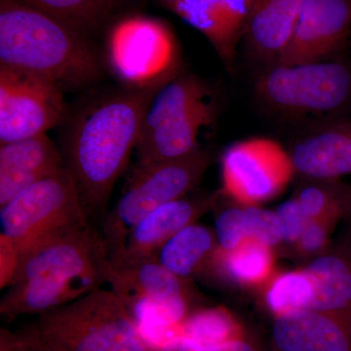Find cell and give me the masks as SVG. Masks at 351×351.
<instances>
[{
    "label": "cell",
    "instance_id": "1",
    "mask_svg": "<svg viewBox=\"0 0 351 351\" xmlns=\"http://www.w3.org/2000/svg\"><path fill=\"white\" fill-rule=\"evenodd\" d=\"M165 84L113 94L73 122L62 154L92 223L99 225L107 216L108 200L136 149L145 112Z\"/></svg>",
    "mask_w": 351,
    "mask_h": 351
},
{
    "label": "cell",
    "instance_id": "2",
    "mask_svg": "<svg viewBox=\"0 0 351 351\" xmlns=\"http://www.w3.org/2000/svg\"><path fill=\"white\" fill-rule=\"evenodd\" d=\"M110 249L99 225L89 221L34 245L20 256L0 301L6 322L41 315L108 284Z\"/></svg>",
    "mask_w": 351,
    "mask_h": 351
},
{
    "label": "cell",
    "instance_id": "3",
    "mask_svg": "<svg viewBox=\"0 0 351 351\" xmlns=\"http://www.w3.org/2000/svg\"><path fill=\"white\" fill-rule=\"evenodd\" d=\"M0 66L80 88L101 75L98 55L85 34L20 0H0Z\"/></svg>",
    "mask_w": 351,
    "mask_h": 351
},
{
    "label": "cell",
    "instance_id": "4",
    "mask_svg": "<svg viewBox=\"0 0 351 351\" xmlns=\"http://www.w3.org/2000/svg\"><path fill=\"white\" fill-rule=\"evenodd\" d=\"M217 117L211 88L193 73H180L157 92L145 112L135 149L138 162L171 160L197 151L201 132Z\"/></svg>",
    "mask_w": 351,
    "mask_h": 351
},
{
    "label": "cell",
    "instance_id": "5",
    "mask_svg": "<svg viewBox=\"0 0 351 351\" xmlns=\"http://www.w3.org/2000/svg\"><path fill=\"white\" fill-rule=\"evenodd\" d=\"M36 325L59 351H152L119 297L101 288L41 314Z\"/></svg>",
    "mask_w": 351,
    "mask_h": 351
},
{
    "label": "cell",
    "instance_id": "6",
    "mask_svg": "<svg viewBox=\"0 0 351 351\" xmlns=\"http://www.w3.org/2000/svg\"><path fill=\"white\" fill-rule=\"evenodd\" d=\"M108 284L149 346L160 343L191 313L186 279L175 276L156 257L110 258Z\"/></svg>",
    "mask_w": 351,
    "mask_h": 351
},
{
    "label": "cell",
    "instance_id": "7",
    "mask_svg": "<svg viewBox=\"0 0 351 351\" xmlns=\"http://www.w3.org/2000/svg\"><path fill=\"white\" fill-rule=\"evenodd\" d=\"M212 159V152L200 147L181 158L137 162L117 204L101 223L110 256L121 250L129 233L145 216L195 188Z\"/></svg>",
    "mask_w": 351,
    "mask_h": 351
},
{
    "label": "cell",
    "instance_id": "8",
    "mask_svg": "<svg viewBox=\"0 0 351 351\" xmlns=\"http://www.w3.org/2000/svg\"><path fill=\"white\" fill-rule=\"evenodd\" d=\"M89 221L75 181L64 168L0 207V241L20 257L43 240Z\"/></svg>",
    "mask_w": 351,
    "mask_h": 351
},
{
    "label": "cell",
    "instance_id": "9",
    "mask_svg": "<svg viewBox=\"0 0 351 351\" xmlns=\"http://www.w3.org/2000/svg\"><path fill=\"white\" fill-rule=\"evenodd\" d=\"M255 93L265 107L284 115L335 112L351 101V64L336 60L274 64L256 80Z\"/></svg>",
    "mask_w": 351,
    "mask_h": 351
},
{
    "label": "cell",
    "instance_id": "10",
    "mask_svg": "<svg viewBox=\"0 0 351 351\" xmlns=\"http://www.w3.org/2000/svg\"><path fill=\"white\" fill-rule=\"evenodd\" d=\"M108 58L114 75L128 88L165 84L181 73L174 34L161 21L145 16L125 18L112 27Z\"/></svg>",
    "mask_w": 351,
    "mask_h": 351
},
{
    "label": "cell",
    "instance_id": "11",
    "mask_svg": "<svg viewBox=\"0 0 351 351\" xmlns=\"http://www.w3.org/2000/svg\"><path fill=\"white\" fill-rule=\"evenodd\" d=\"M66 114L63 89L52 80L0 66V144L46 134Z\"/></svg>",
    "mask_w": 351,
    "mask_h": 351
},
{
    "label": "cell",
    "instance_id": "12",
    "mask_svg": "<svg viewBox=\"0 0 351 351\" xmlns=\"http://www.w3.org/2000/svg\"><path fill=\"white\" fill-rule=\"evenodd\" d=\"M294 174L290 152L271 138L240 141L221 158L223 193L245 206L271 199Z\"/></svg>",
    "mask_w": 351,
    "mask_h": 351
},
{
    "label": "cell",
    "instance_id": "13",
    "mask_svg": "<svg viewBox=\"0 0 351 351\" xmlns=\"http://www.w3.org/2000/svg\"><path fill=\"white\" fill-rule=\"evenodd\" d=\"M350 32L351 0H304L290 43L274 64L334 60Z\"/></svg>",
    "mask_w": 351,
    "mask_h": 351
},
{
    "label": "cell",
    "instance_id": "14",
    "mask_svg": "<svg viewBox=\"0 0 351 351\" xmlns=\"http://www.w3.org/2000/svg\"><path fill=\"white\" fill-rule=\"evenodd\" d=\"M269 351H351V315L300 311L276 316Z\"/></svg>",
    "mask_w": 351,
    "mask_h": 351
},
{
    "label": "cell",
    "instance_id": "15",
    "mask_svg": "<svg viewBox=\"0 0 351 351\" xmlns=\"http://www.w3.org/2000/svg\"><path fill=\"white\" fill-rule=\"evenodd\" d=\"M64 168L63 154L46 134L0 145V207Z\"/></svg>",
    "mask_w": 351,
    "mask_h": 351
},
{
    "label": "cell",
    "instance_id": "16",
    "mask_svg": "<svg viewBox=\"0 0 351 351\" xmlns=\"http://www.w3.org/2000/svg\"><path fill=\"white\" fill-rule=\"evenodd\" d=\"M289 152L295 173L304 179L336 180L351 174V122L318 127Z\"/></svg>",
    "mask_w": 351,
    "mask_h": 351
},
{
    "label": "cell",
    "instance_id": "17",
    "mask_svg": "<svg viewBox=\"0 0 351 351\" xmlns=\"http://www.w3.org/2000/svg\"><path fill=\"white\" fill-rule=\"evenodd\" d=\"M215 197L200 199L171 201L156 208L138 221L131 230L121 250L110 255V258L138 260L156 257L157 252L166 242L213 205Z\"/></svg>",
    "mask_w": 351,
    "mask_h": 351
},
{
    "label": "cell",
    "instance_id": "18",
    "mask_svg": "<svg viewBox=\"0 0 351 351\" xmlns=\"http://www.w3.org/2000/svg\"><path fill=\"white\" fill-rule=\"evenodd\" d=\"M304 0H257L243 36L252 56L276 64L292 38Z\"/></svg>",
    "mask_w": 351,
    "mask_h": 351
},
{
    "label": "cell",
    "instance_id": "19",
    "mask_svg": "<svg viewBox=\"0 0 351 351\" xmlns=\"http://www.w3.org/2000/svg\"><path fill=\"white\" fill-rule=\"evenodd\" d=\"M304 270L313 286L307 311L351 315V235Z\"/></svg>",
    "mask_w": 351,
    "mask_h": 351
},
{
    "label": "cell",
    "instance_id": "20",
    "mask_svg": "<svg viewBox=\"0 0 351 351\" xmlns=\"http://www.w3.org/2000/svg\"><path fill=\"white\" fill-rule=\"evenodd\" d=\"M161 5L202 34L223 63L232 66L239 41L234 38L217 0H159Z\"/></svg>",
    "mask_w": 351,
    "mask_h": 351
},
{
    "label": "cell",
    "instance_id": "21",
    "mask_svg": "<svg viewBox=\"0 0 351 351\" xmlns=\"http://www.w3.org/2000/svg\"><path fill=\"white\" fill-rule=\"evenodd\" d=\"M215 251V237L210 230L193 223L171 237L156 258L175 276L188 279L205 263H212Z\"/></svg>",
    "mask_w": 351,
    "mask_h": 351
},
{
    "label": "cell",
    "instance_id": "22",
    "mask_svg": "<svg viewBox=\"0 0 351 351\" xmlns=\"http://www.w3.org/2000/svg\"><path fill=\"white\" fill-rule=\"evenodd\" d=\"M212 265L232 280L257 284L269 278L272 270L269 247L253 239H247L239 248L228 253L215 251Z\"/></svg>",
    "mask_w": 351,
    "mask_h": 351
},
{
    "label": "cell",
    "instance_id": "23",
    "mask_svg": "<svg viewBox=\"0 0 351 351\" xmlns=\"http://www.w3.org/2000/svg\"><path fill=\"white\" fill-rule=\"evenodd\" d=\"M174 337H182L199 345L212 346L240 338L242 332L239 323L226 309L214 307L193 311L171 329L169 339Z\"/></svg>",
    "mask_w": 351,
    "mask_h": 351
},
{
    "label": "cell",
    "instance_id": "24",
    "mask_svg": "<svg viewBox=\"0 0 351 351\" xmlns=\"http://www.w3.org/2000/svg\"><path fill=\"white\" fill-rule=\"evenodd\" d=\"M85 34L108 17L117 0H20Z\"/></svg>",
    "mask_w": 351,
    "mask_h": 351
},
{
    "label": "cell",
    "instance_id": "25",
    "mask_svg": "<svg viewBox=\"0 0 351 351\" xmlns=\"http://www.w3.org/2000/svg\"><path fill=\"white\" fill-rule=\"evenodd\" d=\"M313 298V286L304 269L286 272L270 284L267 302L276 316L307 311Z\"/></svg>",
    "mask_w": 351,
    "mask_h": 351
},
{
    "label": "cell",
    "instance_id": "26",
    "mask_svg": "<svg viewBox=\"0 0 351 351\" xmlns=\"http://www.w3.org/2000/svg\"><path fill=\"white\" fill-rule=\"evenodd\" d=\"M247 237L272 247L282 240L280 223L276 212L258 206H245Z\"/></svg>",
    "mask_w": 351,
    "mask_h": 351
},
{
    "label": "cell",
    "instance_id": "27",
    "mask_svg": "<svg viewBox=\"0 0 351 351\" xmlns=\"http://www.w3.org/2000/svg\"><path fill=\"white\" fill-rule=\"evenodd\" d=\"M218 251L232 252L248 239L245 225L244 208L232 207L223 210L215 223Z\"/></svg>",
    "mask_w": 351,
    "mask_h": 351
},
{
    "label": "cell",
    "instance_id": "28",
    "mask_svg": "<svg viewBox=\"0 0 351 351\" xmlns=\"http://www.w3.org/2000/svg\"><path fill=\"white\" fill-rule=\"evenodd\" d=\"M152 351H265L255 341L240 338L219 343V345L204 346L193 343L182 337H174L164 341L161 345L154 346Z\"/></svg>",
    "mask_w": 351,
    "mask_h": 351
},
{
    "label": "cell",
    "instance_id": "29",
    "mask_svg": "<svg viewBox=\"0 0 351 351\" xmlns=\"http://www.w3.org/2000/svg\"><path fill=\"white\" fill-rule=\"evenodd\" d=\"M0 351H59L48 345L39 334L36 325L12 332L0 329Z\"/></svg>",
    "mask_w": 351,
    "mask_h": 351
},
{
    "label": "cell",
    "instance_id": "30",
    "mask_svg": "<svg viewBox=\"0 0 351 351\" xmlns=\"http://www.w3.org/2000/svg\"><path fill=\"white\" fill-rule=\"evenodd\" d=\"M276 213L280 223L282 240L293 243L297 242L306 226L307 219L295 198H291L277 207Z\"/></svg>",
    "mask_w": 351,
    "mask_h": 351
},
{
    "label": "cell",
    "instance_id": "31",
    "mask_svg": "<svg viewBox=\"0 0 351 351\" xmlns=\"http://www.w3.org/2000/svg\"><path fill=\"white\" fill-rule=\"evenodd\" d=\"M234 38L239 41L257 0H217Z\"/></svg>",
    "mask_w": 351,
    "mask_h": 351
},
{
    "label": "cell",
    "instance_id": "32",
    "mask_svg": "<svg viewBox=\"0 0 351 351\" xmlns=\"http://www.w3.org/2000/svg\"><path fill=\"white\" fill-rule=\"evenodd\" d=\"M335 219H319L308 221L298 240L300 250L306 254L316 253L322 250L327 243L330 228Z\"/></svg>",
    "mask_w": 351,
    "mask_h": 351
},
{
    "label": "cell",
    "instance_id": "33",
    "mask_svg": "<svg viewBox=\"0 0 351 351\" xmlns=\"http://www.w3.org/2000/svg\"><path fill=\"white\" fill-rule=\"evenodd\" d=\"M345 216L351 219V198L350 203H348V208H346Z\"/></svg>",
    "mask_w": 351,
    "mask_h": 351
}]
</instances>
